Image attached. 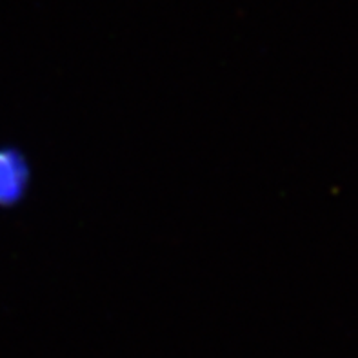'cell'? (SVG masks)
I'll use <instances>...</instances> for the list:
<instances>
[{"label": "cell", "instance_id": "cell-1", "mask_svg": "<svg viewBox=\"0 0 358 358\" xmlns=\"http://www.w3.org/2000/svg\"><path fill=\"white\" fill-rule=\"evenodd\" d=\"M33 180L29 159L17 145L0 144V209H13L27 199Z\"/></svg>", "mask_w": 358, "mask_h": 358}]
</instances>
